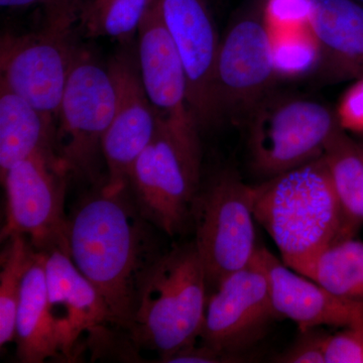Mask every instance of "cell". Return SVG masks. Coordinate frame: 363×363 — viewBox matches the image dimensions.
Instances as JSON below:
<instances>
[{
    "label": "cell",
    "instance_id": "cell-1",
    "mask_svg": "<svg viewBox=\"0 0 363 363\" xmlns=\"http://www.w3.org/2000/svg\"><path fill=\"white\" fill-rule=\"evenodd\" d=\"M159 233L140 212L130 186L116 192L93 187L69 217V255L126 335L143 281L167 250Z\"/></svg>",
    "mask_w": 363,
    "mask_h": 363
},
{
    "label": "cell",
    "instance_id": "cell-2",
    "mask_svg": "<svg viewBox=\"0 0 363 363\" xmlns=\"http://www.w3.org/2000/svg\"><path fill=\"white\" fill-rule=\"evenodd\" d=\"M253 212L294 271L341 240L342 213L323 156L255 186Z\"/></svg>",
    "mask_w": 363,
    "mask_h": 363
},
{
    "label": "cell",
    "instance_id": "cell-3",
    "mask_svg": "<svg viewBox=\"0 0 363 363\" xmlns=\"http://www.w3.org/2000/svg\"><path fill=\"white\" fill-rule=\"evenodd\" d=\"M206 272L194 241L167 250L143 281L128 338L164 362L197 342L207 306Z\"/></svg>",
    "mask_w": 363,
    "mask_h": 363
},
{
    "label": "cell",
    "instance_id": "cell-4",
    "mask_svg": "<svg viewBox=\"0 0 363 363\" xmlns=\"http://www.w3.org/2000/svg\"><path fill=\"white\" fill-rule=\"evenodd\" d=\"M116 90L108 67L80 50L64 91L55 130L54 150L69 176L104 185L102 143L113 118Z\"/></svg>",
    "mask_w": 363,
    "mask_h": 363
},
{
    "label": "cell",
    "instance_id": "cell-5",
    "mask_svg": "<svg viewBox=\"0 0 363 363\" xmlns=\"http://www.w3.org/2000/svg\"><path fill=\"white\" fill-rule=\"evenodd\" d=\"M247 121L253 167L269 178L323 156L333 136L342 130L335 112L324 104L272 94Z\"/></svg>",
    "mask_w": 363,
    "mask_h": 363
},
{
    "label": "cell",
    "instance_id": "cell-6",
    "mask_svg": "<svg viewBox=\"0 0 363 363\" xmlns=\"http://www.w3.org/2000/svg\"><path fill=\"white\" fill-rule=\"evenodd\" d=\"M201 159V147L181 142L157 119L152 140L130 169L128 186L143 216L164 235H178L191 223Z\"/></svg>",
    "mask_w": 363,
    "mask_h": 363
},
{
    "label": "cell",
    "instance_id": "cell-7",
    "mask_svg": "<svg viewBox=\"0 0 363 363\" xmlns=\"http://www.w3.org/2000/svg\"><path fill=\"white\" fill-rule=\"evenodd\" d=\"M253 203L255 187L230 172L215 177L196 196L191 224L208 286H218L252 262L259 248Z\"/></svg>",
    "mask_w": 363,
    "mask_h": 363
},
{
    "label": "cell",
    "instance_id": "cell-8",
    "mask_svg": "<svg viewBox=\"0 0 363 363\" xmlns=\"http://www.w3.org/2000/svg\"><path fill=\"white\" fill-rule=\"evenodd\" d=\"M68 177L54 150H40L11 167L1 178L6 194L2 242L21 235L37 252L69 253Z\"/></svg>",
    "mask_w": 363,
    "mask_h": 363
},
{
    "label": "cell",
    "instance_id": "cell-9",
    "mask_svg": "<svg viewBox=\"0 0 363 363\" xmlns=\"http://www.w3.org/2000/svg\"><path fill=\"white\" fill-rule=\"evenodd\" d=\"M73 30L44 26L39 32L6 33L0 43V81L56 123L79 49Z\"/></svg>",
    "mask_w": 363,
    "mask_h": 363
},
{
    "label": "cell",
    "instance_id": "cell-10",
    "mask_svg": "<svg viewBox=\"0 0 363 363\" xmlns=\"http://www.w3.org/2000/svg\"><path fill=\"white\" fill-rule=\"evenodd\" d=\"M277 78L272 61V35L262 4L241 14L220 40L216 65L217 101L221 121H247L271 94Z\"/></svg>",
    "mask_w": 363,
    "mask_h": 363
},
{
    "label": "cell",
    "instance_id": "cell-11",
    "mask_svg": "<svg viewBox=\"0 0 363 363\" xmlns=\"http://www.w3.org/2000/svg\"><path fill=\"white\" fill-rule=\"evenodd\" d=\"M279 318L272 306L266 272L257 257L227 276L207 301L197 341L240 362V352Z\"/></svg>",
    "mask_w": 363,
    "mask_h": 363
},
{
    "label": "cell",
    "instance_id": "cell-12",
    "mask_svg": "<svg viewBox=\"0 0 363 363\" xmlns=\"http://www.w3.org/2000/svg\"><path fill=\"white\" fill-rule=\"evenodd\" d=\"M138 61L157 121L182 142L201 147V128L189 104L185 69L164 25L161 0L147 11L138 28Z\"/></svg>",
    "mask_w": 363,
    "mask_h": 363
},
{
    "label": "cell",
    "instance_id": "cell-13",
    "mask_svg": "<svg viewBox=\"0 0 363 363\" xmlns=\"http://www.w3.org/2000/svg\"><path fill=\"white\" fill-rule=\"evenodd\" d=\"M162 18L180 56L188 100L200 128L221 121L216 65L220 40L209 0H161Z\"/></svg>",
    "mask_w": 363,
    "mask_h": 363
},
{
    "label": "cell",
    "instance_id": "cell-14",
    "mask_svg": "<svg viewBox=\"0 0 363 363\" xmlns=\"http://www.w3.org/2000/svg\"><path fill=\"white\" fill-rule=\"evenodd\" d=\"M45 267L48 308L62 362H75L84 348L81 340L85 335L89 345L104 332L118 327L106 301L68 252L55 250L48 253Z\"/></svg>",
    "mask_w": 363,
    "mask_h": 363
},
{
    "label": "cell",
    "instance_id": "cell-15",
    "mask_svg": "<svg viewBox=\"0 0 363 363\" xmlns=\"http://www.w3.org/2000/svg\"><path fill=\"white\" fill-rule=\"evenodd\" d=\"M107 67L116 85V105L102 143L107 171L102 186L116 192L128 187L133 164L156 131L157 116L143 87L138 56L119 52Z\"/></svg>",
    "mask_w": 363,
    "mask_h": 363
},
{
    "label": "cell",
    "instance_id": "cell-16",
    "mask_svg": "<svg viewBox=\"0 0 363 363\" xmlns=\"http://www.w3.org/2000/svg\"><path fill=\"white\" fill-rule=\"evenodd\" d=\"M255 257L266 272L277 315L292 320L301 332L321 326L344 328L363 319L362 302L337 297L313 279L294 271L267 248H257Z\"/></svg>",
    "mask_w": 363,
    "mask_h": 363
},
{
    "label": "cell",
    "instance_id": "cell-17",
    "mask_svg": "<svg viewBox=\"0 0 363 363\" xmlns=\"http://www.w3.org/2000/svg\"><path fill=\"white\" fill-rule=\"evenodd\" d=\"M309 26L321 49L320 69L333 80L363 77V4L311 0Z\"/></svg>",
    "mask_w": 363,
    "mask_h": 363
},
{
    "label": "cell",
    "instance_id": "cell-18",
    "mask_svg": "<svg viewBox=\"0 0 363 363\" xmlns=\"http://www.w3.org/2000/svg\"><path fill=\"white\" fill-rule=\"evenodd\" d=\"M45 259L47 253L38 252L26 272L18 303L14 342L23 363H42L50 358L62 360L48 308Z\"/></svg>",
    "mask_w": 363,
    "mask_h": 363
},
{
    "label": "cell",
    "instance_id": "cell-19",
    "mask_svg": "<svg viewBox=\"0 0 363 363\" xmlns=\"http://www.w3.org/2000/svg\"><path fill=\"white\" fill-rule=\"evenodd\" d=\"M55 130V121L0 81V178L35 152L54 150Z\"/></svg>",
    "mask_w": 363,
    "mask_h": 363
},
{
    "label": "cell",
    "instance_id": "cell-20",
    "mask_svg": "<svg viewBox=\"0 0 363 363\" xmlns=\"http://www.w3.org/2000/svg\"><path fill=\"white\" fill-rule=\"evenodd\" d=\"M323 157L342 213L341 240L354 238L363 225V147L340 130Z\"/></svg>",
    "mask_w": 363,
    "mask_h": 363
},
{
    "label": "cell",
    "instance_id": "cell-21",
    "mask_svg": "<svg viewBox=\"0 0 363 363\" xmlns=\"http://www.w3.org/2000/svg\"><path fill=\"white\" fill-rule=\"evenodd\" d=\"M346 300L363 303V242L345 238L331 243L298 271Z\"/></svg>",
    "mask_w": 363,
    "mask_h": 363
},
{
    "label": "cell",
    "instance_id": "cell-22",
    "mask_svg": "<svg viewBox=\"0 0 363 363\" xmlns=\"http://www.w3.org/2000/svg\"><path fill=\"white\" fill-rule=\"evenodd\" d=\"M160 0H90L79 18L86 38H111L126 43L138 35L143 18Z\"/></svg>",
    "mask_w": 363,
    "mask_h": 363
},
{
    "label": "cell",
    "instance_id": "cell-23",
    "mask_svg": "<svg viewBox=\"0 0 363 363\" xmlns=\"http://www.w3.org/2000/svg\"><path fill=\"white\" fill-rule=\"evenodd\" d=\"M0 255V346L14 341L16 313L23 281L37 250L25 236L16 235L4 241Z\"/></svg>",
    "mask_w": 363,
    "mask_h": 363
},
{
    "label": "cell",
    "instance_id": "cell-24",
    "mask_svg": "<svg viewBox=\"0 0 363 363\" xmlns=\"http://www.w3.org/2000/svg\"><path fill=\"white\" fill-rule=\"evenodd\" d=\"M272 35V61L277 78L305 77L320 70L321 49L309 26Z\"/></svg>",
    "mask_w": 363,
    "mask_h": 363
},
{
    "label": "cell",
    "instance_id": "cell-25",
    "mask_svg": "<svg viewBox=\"0 0 363 363\" xmlns=\"http://www.w3.org/2000/svg\"><path fill=\"white\" fill-rule=\"evenodd\" d=\"M90 0H0L4 9L37 7L44 14L45 26L60 30H73Z\"/></svg>",
    "mask_w": 363,
    "mask_h": 363
},
{
    "label": "cell",
    "instance_id": "cell-26",
    "mask_svg": "<svg viewBox=\"0 0 363 363\" xmlns=\"http://www.w3.org/2000/svg\"><path fill=\"white\" fill-rule=\"evenodd\" d=\"M311 0H264L262 14L272 33L309 26Z\"/></svg>",
    "mask_w": 363,
    "mask_h": 363
},
{
    "label": "cell",
    "instance_id": "cell-27",
    "mask_svg": "<svg viewBox=\"0 0 363 363\" xmlns=\"http://www.w3.org/2000/svg\"><path fill=\"white\" fill-rule=\"evenodd\" d=\"M326 363H363V319L327 335Z\"/></svg>",
    "mask_w": 363,
    "mask_h": 363
},
{
    "label": "cell",
    "instance_id": "cell-28",
    "mask_svg": "<svg viewBox=\"0 0 363 363\" xmlns=\"http://www.w3.org/2000/svg\"><path fill=\"white\" fill-rule=\"evenodd\" d=\"M335 114L344 131L363 133V77L353 80L343 93Z\"/></svg>",
    "mask_w": 363,
    "mask_h": 363
},
{
    "label": "cell",
    "instance_id": "cell-29",
    "mask_svg": "<svg viewBox=\"0 0 363 363\" xmlns=\"http://www.w3.org/2000/svg\"><path fill=\"white\" fill-rule=\"evenodd\" d=\"M303 337L284 352L277 362L286 363H326L325 342L327 335L314 330L302 332Z\"/></svg>",
    "mask_w": 363,
    "mask_h": 363
},
{
    "label": "cell",
    "instance_id": "cell-30",
    "mask_svg": "<svg viewBox=\"0 0 363 363\" xmlns=\"http://www.w3.org/2000/svg\"><path fill=\"white\" fill-rule=\"evenodd\" d=\"M167 363H224L234 362L230 357L205 345L199 341L177 351Z\"/></svg>",
    "mask_w": 363,
    "mask_h": 363
},
{
    "label": "cell",
    "instance_id": "cell-31",
    "mask_svg": "<svg viewBox=\"0 0 363 363\" xmlns=\"http://www.w3.org/2000/svg\"><path fill=\"white\" fill-rule=\"evenodd\" d=\"M357 1L360 2V4H363V0H357Z\"/></svg>",
    "mask_w": 363,
    "mask_h": 363
}]
</instances>
